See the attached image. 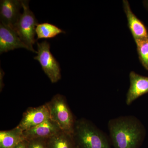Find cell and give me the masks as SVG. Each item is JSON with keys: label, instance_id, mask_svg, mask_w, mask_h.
I'll return each mask as SVG.
<instances>
[{"label": "cell", "instance_id": "cell-9", "mask_svg": "<svg viewBox=\"0 0 148 148\" xmlns=\"http://www.w3.org/2000/svg\"><path fill=\"white\" fill-rule=\"evenodd\" d=\"M130 87L126 94V104H131L140 96L148 93V77L131 71L129 74Z\"/></svg>", "mask_w": 148, "mask_h": 148}, {"label": "cell", "instance_id": "cell-19", "mask_svg": "<svg viewBox=\"0 0 148 148\" xmlns=\"http://www.w3.org/2000/svg\"><path fill=\"white\" fill-rule=\"evenodd\" d=\"M76 148H79L77 147Z\"/></svg>", "mask_w": 148, "mask_h": 148}, {"label": "cell", "instance_id": "cell-12", "mask_svg": "<svg viewBox=\"0 0 148 148\" xmlns=\"http://www.w3.org/2000/svg\"><path fill=\"white\" fill-rule=\"evenodd\" d=\"M24 140L23 131L17 127L0 132V148H14Z\"/></svg>", "mask_w": 148, "mask_h": 148}, {"label": "cell", "instance_id": "cell-14", "mask_svg": "<svg viewBox=\"0 0 148 148\" xmlns=\"http://www.w3.org/2000/svg\"><path fill=\"white\" fill-rule=\"evenodd\" d=\"M37 40L39 39L52 38L61 34H65V31L52 24L44 23L38 24L36 29Z\"/></svg>", "mask_w": 148, "mask_h": 148}, {"label": "cell", "instance_id": "cell-11", "mask_svg": "<svg viewBox=\"0 0 148 148\" xmlns=\"http://www.w3.org/2000/svg\"><path fill=\"white\" fill-rule=\"evenodd\" d=\"M123 6L127 18V26L135 41L148 38V32L145 26L131 10L129 2L123 1Z\"/></svg>", "mask_w": 148, "mask_h": 148}, {"label": "cell", "instance_id": "cell-6", "mask_svg": "<svg viewBox=\"0 0 148 148\" xmlns=\"http://www.w3.org/2000/svg\"><path fill=\"white\" fill-rule=\"evenodd\" d=\"M50 119L49 112L47 104L27 109L22 119L16 127L24 131L36 127Z\"/></svg>", "mask_w": 148, "mask_h": 148}, {"label": "cell", "instance_id": "cell-13", "mask_svg": "<svg viewBox=\"0 0 148 148\" xmlns=\"http://www.w3.org/2000/svg\"><path fill=\"white\" fill-rule=\"evenodd\" d=\"M47 148H76L73 134L61 131L47 139Z\"/></svg>", "mask_w": 148, "mask_h": 148}, {"label": "cell", "instance_id": "cell-7", "mask_svg": "<svg viewBox=\"0 0 148 148\" xmlns=\"http://www.w3.org/2000/svg\"><path fill=\"white\" fill-rule=\"evenodd\" d=\"M22 1L2 0L0 3L1 24L14 29L20 17Z\"/></svg>", "mask_w": 148, "mask_h": 148}, {"label": "cell", "instance_id": "cell-18", "mask_svg": "<svg viewBox=\"0 0 148 148\" xmlns=\"http://www.w3.org/2000/svg\"><path fill=\"white\" fill-rule=\"evenodd\" d=\"M143 3L145 7L148 9V1H144Z\"/></svg>", "mask_w": 148, "mask_h": 148}, {"label": "cell", "instance_id": "cell-8", "mask_svg": "<svg viewBox=\"0 0 148 148\" xmlns=\"http://www.w3.org/2000/svg\"><path fill=\"white\" fill-rule=\"evenodd\" d=\"M18 48L29 50V47L22 41L14 29L1 23L0 53L1 54Z\"/></svg>", "mask_w": 148, "mask_h": 148}, {"label": "cell", "instance_id": "cell-3", "mask_svg": "<svg viewBox=\"0 0 148 148\" xmlns=\"http://www.w3.org/2000/svg\"><path fill=\"white\" fill-rule=\"evenodd\" d=\"M46 104L50 119L58 125L62 131L73 134L76 121L64 97L57 94Z\"/></svg>", "mask_w": 148, "mask_h": 148}, {"label": "cell", "instance_id": "cell-16", "mask_svg": "<svg viewBox=\"0 0 148 148\" xmlns=\"http://www.w3.org/2000/svg\"><path fill=\"white\" fill-rule=\"evenodd\" d=\"M47 139H37L27 141L28 148H47Z\"/></svg>", "mask_w": 148, "mask_h": 148}, {"label": "cell", "instance_id": "cell-4", "mask_svg": "<svg viewBox=\"0 0 148 148\" xmlns=\"http://www.w3.org/2000/svg\"><path fill=\"white\" fill-rule=\"evenodd\" d=\"M23 12L14 26V31L22 41L29 47V51L38 53L33 48L36 40L35 39L36 29L38 24L34 14L30 10L29 1H22Z\"/></svg>", "mask_w": 148, "mask_h": 148}, {"label": "cell", "instance_id": "cell-1", "mask_svg": "<svg viewBox=\"0 0 148 148\" xmlns=\"http://www.w3.org/2000/svg\"><path fill=\"white\" fill-rule=\"evenodd\" d=\"M108 128L114 148H140L145 136L144 125L134 116H123L110 120Z\"/></svg>", "mask_w": 148, "mask_h": 148}, {"label": "cell", "instance_id": "cell-2", "mask_svg": "<svg viewBox=\"0 0 148 148\" xmlns=\"http://www.w3.org/2000/svg\"><path fill=\"white\" fill-rule=\"evenodd\" d=\"M73 136L79 148H111L107 135L84 119L76 121Z\"/></svg>", "mask_w": 148, "mask_h": 148}, {"label": "cell", "instance_id": "cell-15", "mask_svg": "<svg viewBox=\"0 0 148 148\" xmlns=\"http://www.w3.org/2000/svg\"><path fill=\"white\" fill-rule=\"evenodd\" d=\"M140 62L148 70V38L135 41Z\"/></svg>", "mask_w": 148, "mask_h": 148}, {"label": "cell", "instance_id": "cell-5", "mask_svg": "<svg viewBox=\"0 0 148 148\" xmlns=\"http://www.w3.org/2000/svg\"><path fill=\"white\" fill-rule=\"evenodd\" d=\"M38 55L34 59L39 61L43 71L53 83L61 79V69L58 61L50 51V44L46 40L37 42Z\"/></svg>", "mask_w": 148, "mask_h": 148}, {"label": "cell", "instance_id": "cell-10", "mask_svg": "<svg viewBox=\"0 0 148 148\" xmlns=\"http://www.w3.org/2000/svg\"><path fill=\"white\" fill-rule=\"evenodd\" d=\"M61 131L58 125L49 119L36 127L23 131V135L27 141L48 139Z\"/></svg>", "mask_w": 148, "mask_h": 148}, {"label": "cell", "instance_id": "cell-17", "mask_svg": "<svg viewBox=\"0 0 148 148\" xmlns=\"http://www.w3.org/2000/svg\"><path fill=\"white\" fill-rule=\"evenodd\" d=\"M14 148H28V142L27 140H24L18 144Z\"/></svg>", "mask_w": 148, "mask_h": 148}]
</instances>
